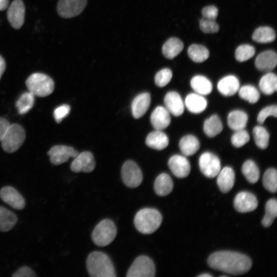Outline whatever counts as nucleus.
<instances>
[{
	"instance_id": "obj_1",
	"label": "nucleus",
	"mask_w": 277,
	"mask_h": 277,
	"mask_svg": "<svg viewBox=\"0 0 277 277\" xmlns=\"http://www.w3.org/2000/svg\"><path fill=\"white\" fill-rule=\"evenodd\" d=\"M210 267L233 275H241L251 268L252 263L247 255L236 252L220 251L211 254L208 259Z\"/></svg>"
},
{
	"instance_id": "obj_2",
	"label": "nucleus",
	"mask_w": 277,
	"mask_h": 277,
	"mask_svg": "<svg viewBox=\"0 0 277 277\" xmlns=\"http://www.w3.org/2000/svg\"><path fill=\"white\" fill-rule=\"evenodd\" d=\"M86 266L92 277H115L114 266L109 257L100 251L91 252L88 256Z\"/></svg>"
},
{
	"instance_id": "obj_3",
	"label": "nucleus",
	"mask_w": 277,
	"mask_h": 277,
	"mask_svg": "<svg viewBox=\"0 0 277 277\" xmlns=\"http://www.w3.org/2000/svg\"><path fill=\"white\" fill-rule=\"evenodd\" d=\"M162 221L161 213L154 208L140 210L135 214L134 223L136 229L143 234H151L160 226Z\"/></svg>"
},
{
	"instance_id": "obj_4",
	"label": "nucleus",
	"mask_w": 277,
	"mask_h": 277,
	"mask_svg": "<svg viewBox=\"0 0 277 277\" xmlns=\"http://www.w3.org/2000/svg\"><path fill=\"white\" fill-rule=\"evenodd\" d=\"M29 92L34 96L45 97L51 94L54 89L53 80L48 75L42 73H34L26 81Z\"/></svg>"
},
{
	"instance_id": "obj_5",
	"label": "nucleus",
	"mask_w": 277,
	"mask_h": 277,
	"mask_svg": "<svg viewBox=\"0 0 277 277\" xmlns=\"http://www.w3.org/2000/svg\"><path fill=\"white\" fill-rule=\"evenodd\" d=\"M25 137V131L22 126L10 124L1 141L2 147L8 153L14 152L23 145Z\"/></svg>"
},
{
	"instance_id": "obj_6",
	"label": "nucleus",
	"mask_w": 277,
	"mask_h": 277,
	"mask_svg": "<svg viewBox=\"0 0 277 277\" xmlns=\"http://www.w3.org/2000/svg\"><path fill=\"white\" fill-rule=\"evenodd\" d=\"M117 233L116 226L111 220L104 219L95 226L92 233V239L95 245L104 247L110 244Z\"/></svg>"
},
{
	"instance_id": "obj_7",
	"label": "nucleus",
	"mask_w": 277,
	"mask_h": 277,
	"mask_svg": "<svg viewBox=\"0 0 277 277\" xmlns=\"http://www.w3.org/2000/svg\"><path fill=\"white\" fill-rule=\"evenodd\" d=\"M155 265L152 260L145 255L138 256L129 268L127 277H153Z\"/></svg>"
},
{
	"instance_id": "obj_8",
	"label": "nucleus",
	"mask_w": 277,
	"mask_h": 277,
	"mask_svg": "<svg viewBox=\"0 0 277 277\" xmlns=\"http://www.w3.org/2000/svg\"><path fill=\"white\" fill-rule=\"evenodd\" d=\"M121 176L124 184L129 188H136L143 181L142 172L134 161L128 160L122 166Z\"/></svg>"
},
{
	"instance_id": "obj_9",
	"label": "nucleus",
	"mask_w": 277,
	"mask_h": 277,
	"mask_svg": "<svg viewBox=\"0 0 277 277\" xmlns=\"http://www.w3.org/2000/svg\"><path fill=\"white\" fill-rule=\"evenodd\" d=\"M199 164L201 172L209 178L215 177L221 170L219 158L210 152H205L201 155Z\"/></svg>"
},
{
	"instance_id": "obj_10",
	"label": "nucleus",
	"mask_w": 277,
	"mask_h": 277,
	"mask_svg": "<svg viewBox=\"0 0 277 277\" xmlns=\"http://www.w3.org/2000/svg\"><path fill=\"white\" fill-rule=\"evenodd\" d=\"M87 3V0H59L57 12L62 17H73L82 13Z\"/></svg>"
},
{
	"instance_id": "obj_11",
	"label": "nucleus",
	"mask_w": 277,
	"mask_h": 277,
	"mask_svg": "<svg viewBox=\"0 0 277 277\" xmlns=\"http://www.w3.org/2000/svg\"><path fill=\"white\" fill-rule=\"evenodd\" d=\"M50 162L58 165L66 162L70 157L74 158L78 152L73 148L65 145H55L47 152Z\"/></svg>"
},
{
	"instance_id": "obj_12",
	"label": "nucleus",
	"mask_w": 277,
	"mask_h": 277,
	"mask_svg": "<svg viewBox=\"0 0 277 277\" xmlns=\"http://www.w3.org/2000/svg\"><path fill=\"white\" fill-rule=\"evenodd\" d=\"M25 14V6L22 0H14L9 6L7 16L11 26L19 29L24 24Z\"/></svg>"
},
{
	"instance_id": "obj_13",
	"label": "nucleus",
	"mask_w": 277,
	"mask_h": 277,
	"mask_svg": "<svg viewBox=\"0 0 277 277\" xmlns=\"http://www.w3.org/2000/svg\"><path fill=\"white\" fill-rule=\"evenodd\" d=\"M95 167V162L92 153L84 151L78 153L71 164V170L74 172H92Z\"/></svg>"
},
{
	"instance_id": "obj_14",
	"label": "nucleus",
	"mask_w": 277,
	"mask_h": 277,
	"mask_svg": "<svg viewBox=\"0 0 277 277\" xmlns=\"http://www.w3.org/2000/svg\"><path fill=\"white\" fill-rule=\"evenodd\" d=\"M1 200L13 208L21 210L24 208L25 200L22 194L14 187L4 186L0 190Z\"/></svg>"
},
{
	"instance_id": "obj_15",
	"label": "nucleus",
	"mask_w": 277,
	"mask_h": 277,
	"mask_svg": "<svg viewBox=\"0 0 277 277\" xmlns=\"http://www.w3.org/2000/svg\"><path fill=\"white\" fill-rule=\"evenodd\" d=\"M234 207L239 212L246 213L254 210L258 207V200L254 194L242 191L238 193L234 199Z\"/></svg>"
},
{
	"instance_id": "obj_16",
	"label": "nucleus",
	"mask_w": 277,
	"mask_h": 277,
	"mask_svg": "<svg viewBox=\"0 0 277 277\" xmlns=\"http://www.w3.org/2000/svg\"><path fill=\"white\" fill-rule=\"evenodd\" d=\"M168 166L172 173L177 177H187L190 171V165L185 156L174 155L168 160Z\"/></svg>"
},
{
	"instance_id": "obj_17",
	"label": "nucleus",
	"mask_w": 277,
	"mask_h": 277,
	"mask_svg": "<svg viewBox=\"0 0 277 277\" xmlns=\"http://www.w3.org/2000/svg\"><path fill=\"white\" fill-rule=\"evenodd\" d=\"M150 122L155 130H162L170 124V113L165 107L157 106L151 113Z\"/></svg>"
},
{
	"instance_id": "obj_18",
	"label": "nucleus",
	"mask_w": 277,
	"mask_h": 277,
	"mask_svg": "<svg viewBox=\"0 0 277 277\" xmlns=\"http://www.w3.org/2000/svg\"><path fill=\"white\" fill-rule=\"evenodd\" d=\"M165 108L175 116L181 115L184 111V103L180 95L175 91H169L164 100Z\"/></svg>"
},
{
	"instance_id": "obj_19",
	"label": "nucleus",
	"mask_w": 277,
	"mask_h": 277,
	"mask_svg": "<svg viewBox=\"0 0 277 277\" xmlns=\"http://www.w3.org/2000/svg\"><path fill=\"white\" fill-rule=\"evenodd\" d=\"M151 103L150 94L144 92L137 95L131 104V111L135 118L142 117L148 110Z\"/></svg>"
},
{
	"instance_id": "obj_20",
	"label": "nucleus",
	"mask_w": 277,
	"mask_h": 277,
	"mask_svg": "<svg viewBox=\"0 0 277 277\" xmlns=\"http://www.w3.org/2000/svg\"><path fill=\"white\" fill-rule=\"evenodd\" d=\"M277 64V55L271 50L264 51L259 54L255 60L257 69L262 71H270L274 69Z\"/></svg>"
},
{
	"instance_id": "obj_21",
	"label": "nucleus",
	"mask_w": 277,
	"mask_h": 277,
	"mask_svg": "<svg viewBox=\"0 0 277 277\" xmlns=\"http://www.w3.org/2000/svg\"><path fill=\"white\" fill-rule=\"evenodd\" d=\"M217 88L218 91L222 95L226 96H232L239 91V81L234 75H227L219 81Z\"/></svg>"
},
{
	"instance_id": "obj_22",
	"label": "nucleus",
	"mask_w": 277,
	"mask_h": 277,
	"mask_svg": "<svg viewBox=\"0 0 277 277\" xmlns=\"http://www.w3.org/2000/svg\"><path fill=\"white\" fill-rule=\"evenodd\" d=\"M217 176L216 182L220 190L223 193L228 192L234 183L235 175L233 169L230 167H225L220 171Z\"/></svg>"
},
{
	"instance_id": "obj_23",
	"label": "nucleus",
	"mask_w": 277,
	"mask_h": 277,
	"mask_svg": "<svg viewBox=\"0 0 277 277\" xmlns=\"http://www.w3.org/2000/svg\"><path fill=\"white\" fill-rule=\"evenodd\" d=\"M184 105L190 112L200 113L206 109L207 102L203 95L196 93H192L186 96Z\"/></svg>"
},
{
	"instance_id": "obj_24",
	"label": "nucleus",
	"mask_w": 277,
	"mask_h": 277,
	"mask_svg": "<svg viewBox=\"0 0 277 277\" xmlns=\"http://www.w3.org/2000/svg\"><path fill=\"white\" fill-rule=\"evenodd\" d=\"M146 144L151 148L161 150L167 147L169 138L162 130H155L148 134L146 139Z\"/></svg>"
},
{
	"instance_id": "obj_25",
	"label": "nucleus",
	"mask_w": 277,
	"mask_h": 277,
	"mask_svg": "<svg viewBox=\"0 0 277 277\" xmlns=\"http://www.w3.org/2000/svg\"><path fill=\"white\" fill-rule=\"evenodd\" d=\"M173 182L170 176L162 173L157 176L154 183V189L159 196H166L172 190Z\"/></svg>"
},
{
	"instance_id": "obj_26",
	"label": "nucleus",
	"mask_w": 277,
	"mask_h": 277,
	"mask_svg": "<svg viewBox=\"0 0 277 277\" xmlns=\"http://www.w3.org/2000/svg\"><path fill=\"white\" fill-rule=\"evenodd\" d=\"M184 48L183 43L179 38L171 37L162 47V53L168 59H173L179 55Z\"/></svg>"
},
{
	"instance_id": "obj_27",
	"label": "nucleus",
	"mask_w": 277,
	"mask_h": 277,
	"mask_svg": "<svg viewBox=\"0 0 277 277\" xmlns=\"http://www.w3.org/2000/svg\"><path fill=\"white\" fill-rule=\"evenodd\" d=\"M248 121V115L243 111L235 110L231 111L227 117L229 127L233 130L244 129Z\"/></svg>"
},
{
	"instance_id": "obj_28",
	"label": "nucleus",
	"mask_w": 277,
	"mask_h": 277,
	"mask_svg": "<svg viewBox=\"0 0 277 277\" xmlns=\"http://www.w3.org/2000/svg\"><path fill=\"white\" fill-rule=\"evenodd\" d=\"M200 146L198 139L192 135H186L182 137L179 142V147L182 153L186 156L195 154Z\"/></svg>"
},
{
	"instance_id": "obj_29",
	"label": "nucleus",
	"mask_w": 277,
	"mask_h": 277,
	"mask_svg": "<svg viewBox=\"0 0 277 277\" xmlns=\"http://www.w3.org/2000/svg\"><path fill=\"white\" fill-rule=\"evenodd\" d=\"M190 85L193 90L202 95L209 94L212 90L211 82L203 75H196L192 78Z\"/></svg>"
},
{
	"instance_id": "obj_30",
	"label": "nucleus",
	"mask_w": 277,
	"mask_h": 277,
	"mask_svg": "<svg viewBox=\"0 0 277 277\" xmlns=\"http://www.w3.org/2000/svg\"><path fill=\"white\" fill-rule=\"evenodd\" d=\"M17 217L13 212L0 206V231L7 232L15 225Z\"/></svg>"
},
{
	"instance_id": "obj_31",
	"label": "nucleus",
	"mask_w": 277,
	"mask_h": 277,
	"mask_svg": "<svg viewBox=\"0 0 277 277\" xmlns=\"http://www.w3.org/2000/svg\"><path fill=\"white\" fill-rule=\"evenodd\" d=\"M223 128L222 123L216 114H213L206 119L203 126L204 132L210 137H214L221 133Z\"/></svg>"
},
{
	"instance_id": "obj_32",
	"label": "nucleus",
	"mask_w": 277,
	"mask_h": 277,
	"mask_svg": "<svg viewBox=\"0 0 277 277\" xmlns=\"http://www.w3.org/2000/svg\"><path fill=\"white\" fill-rule=\"evenodd\" d=\"M259 87L263 93L271 95L277 88L276 75L272 72H268L263 76L259 82Z\"/></svg>"
},
{
	"instance_id": "obj_33",
	"label": "nucleus",
	"mask_w": 277,
	"mask_h": 277,
	"mask_svg": "<svg viewBox=\"0 0 277 277\" xmlns=\"http://www.w3.org/2000/svg\"><path fill=\"white\" fill-rule=\"evenodd\" d=\"M252 38L254 41L260 43H271L275 38V33L270 27H260L255 30Z\"/></svg>"
},
{
	"instance_id": "obj_34",
	"label": "nucleus",
	"mask_w": 277,
	"mask_h": 277,
	"mask_svg": "<svg viewBox=\"0 0 277 277\" xmlns=\"http://www.w3.org/2000/svg\"><path fill=\"white\" fill-rule=\"evenodd\" d=\"M242 172L247 180L250 183L254 184L259 180V169L252 160H248L243 163Z\"/></svg>"
},
{
	"instance_id": "obj_35",
	"label": "nucleus",
	"mask_w": 277,
	"mask_h": 277,
	"mask_svg": "<svg viewBox=\"0 0 277 277\" xmlns=\"http://www.w3.org/2000/svg\"><path fill=\"white\" fill-rule=\"evenodd\" d=\"M189 57L195 63H202L206 61L209 56L208 50L204 46L192 44L188 49Z\"/></svg>"
},
{
	"instance_id": "obj_36",
	"label": "nucleus",
	"mask_w": 277,
	"mask_h": 277,
	"mask_svg": "<svg viewBox=\"0 0 277 277\" xmlns=\"http://www.w3.org/2000/svg\"><path fill=\"white\" fill-rule=\"evenodd\" d=\"M34 95L30 92L23 93L15 103V106L20 114L27 113L33 106Z\"/></svg>"
},
{
	"instance_id": "obj_37",
	"label": "nucleus",
	"mask_w": 277,
	"mask_h": 277,
	"mask_svg": "<svg viewBox=\"0 0 277 277\" xmlns=\"http://www.w3.org/2000/svg\"><path fill=\"white\" fill-rule=\"evenodd\" d=\"M277 215V202L275 199L268 200L265 205V214L262 220V225L269 227Z\"/></svg>"
},
{
	"instance_id": "obj_38",
	"label": "nucleus",
	"mask_w": 277,
	"mask_h": 277,
	"mask_svg": "<svg viewBox=\"0 0 277 277\" xmlns=\"http://www.w3.org/2000/svg\"><path fill=\"white\" fill-rule=\"evenodd\" d=\"M252 133L256 145L261 149H266L269 140V134L266 129L261 126H256L253 128Z\"/></svg>"
},
{
	"instance_id": "obj_39",
	"label": "nucleus",
	"mask_w": 277,
	"mask_h": 277,
	"mask_svg": "<svg viewBox=\"0 0 277 277\" xmlns=\"http://www.w3.org/2000/svg\"><path fill=\"white\" fill-rule=\"evenodd\" d=\"M238 91L240 97L251 104L256 103L260 97L258 90L250 85L242 86L239 88Z\"/></svg>"
},
{
	"instance_id": "obj_40",
	"label": "nucleus",
	"mask_w": 277,
	"mask_h": 277,
	"mask_svg": "<svg viewBox=\"0 0 277 277\" xmlns=\"http://www.w3.org/2000/svg\"><path fill=\"white\" fill-rule=\"evenodd\" d=\"M264 187L269 191L275 193L277 188V173L274 168L268 169L263 177Z\"/></svg>"
},
{
	"instance_id": "obj_41",
	"label": "nucleus",
	"mask_w": 277,
	"mask_h": 277,
	"mask_svg": "<svg viewBox=\"0 0 277 277\" xmlns=\"http://www.w3.org/2000/svg\"><path fill=\"white\" fill-rule=\"evenodd\" d=\"M255 54V49L251 45L244 44L239 46L235 51V57L240 62L251 58Z\"/></svg>"
},
{
	"instance_id": "obj_42",
	"label": "nucleus",
	"mask_w": 277,
	"mask_h": 277,
	"mask_svg": "<svg viewBox=\"0 0 277 277\" xmlns=\"http://www.w3.org/2000/svg\"><path fill=\"white\" fill-rule=\"evenodd\" d=\"M249 139V133L243 129L236 130L231 136V141L234 147L240 148L248 143Z\"/></svg>"
},
{
	"instance_id": "obj_43",
	"label": "nucleus",
	"mask_w": 277,
	"mask_h": 277,
	"mask_svg": "<svg viewBox=\"0 0 277 277\" xmlns=\"http://www.w3.org/2000/svg\"><path fill=\"white\" fill-rule=\"evenodd\" d=\"M172 76V73L170 69H163L158 71L155 75V84L160 87H163L170 82Z\"/></svg>"
},
{
	"instance_id": "obj_44",
	"label": "nucleus",
	"mask_w": 277,
	"mask_h": 277,
	"mask_svg": "<svg viewBox=\"0 0 277 277\" xmlns=\"http://www.w3.org/2000/svg\"><path fill=\"white\" fill-rule=\"evenodd\" d=\"M201 30L206 33H213L218 32L219 26L215 20L203 18L200 22Z\"/></svg>"
},
{
	"instance_id": "obj_45",
	"label": "nucleus",
	"mask_w": 277,
	"mask_h": 277,
	"mask_svg": "<svg viewBox=\"0 0 277 277\" xmlns=\"http://www.w3.org/2000/svg\"><path fill=\"white\" fill-rule=\"evenodd\" d=\"M269 116H273L276 117L277 106L271 105L266 107L260 111L257 117V121L259 124H263L266 118Z\"/></svg>"
},
{
	"instance_id": "obj_46",
	"label": "nucleus",
	"mask_w": 277,
	"mask_h": 277,
	"mask_svg": "<svg viewBox=\"0 0 277 277\" xmlns=\"http://www.w3.org/2000/svg\"><path fill=\"white\" fill-rule=\"evenodd\" d=\"M70 107L67 104L62 105L56 108L53 112V116L55 121L60 123L62 120L66 117L69 113Z\"/></svg>"
},
{
	"instance_id": "obj_47",
	"label": "nucleus",
	"mask_w": 277,
	"mask_h": 277,
	"mask_svg": "<svg viewBox=\"0 0 277 277\" xmlns=\"http://www.w3.org/2000/svg\"><path fill=\"white\" fill-rule=\"evenodd\" d=\"M204 18L215 20L218 15V9L214 6H209L204 7L202 10Z\"/></svg>"
},
{
	"instance_id": "obj_48",
	"label": "nucleus",
	"mask_w": 277,
	"mask_h": 277,
	"mask_svg": "<svg viewBox=\"0 0 277 277\" xmlns=\"http://www.w3.org/2000/svg\"><path fill=\"white\" fill-rule=\"evenodd\" d=\"M12 276L13 277H34L36 275L30 268L24 266L18 268Z\"/></svg>"
},
{
	"instance_id": "obj_49",
	"label": "nucleus",
	"mask_w": 277,
	"mask_h": 277,
	"mask_svg": "<svg viewBox=\"0 0 277 277\" xmlns=\"http://www.w3.org/2000/svg\"><path fill=\"white\" fill-rule=\"evenodd\" d=\"M10 125V124L7 119L0 117V142Z\"/></svg>"
},
{
	"instance_id": "obj_50",
	"label": "nucleus",
	"mask_w": 277,
	"mask_h": 277,
	"mask_svg": "<svg viewBox=\"0 0 277 277\" xmlns=\"http://www.w3.org/2000/svg\"><path fill=\"white\" fill-rule=\"evenodd\" d=\"M6 69V63L4 58L0 55V79Z\"/></svg>"
},
{
	"instance_id": "obj_51",
	"label": "nucleus",
	"mask_w": 277,
	"mask_h": 277,
	"mask_svg": "<svg viewBox=\"0 0 277 277\" xmlns=\"http://www.w3.org/2000/svg\"><path fill=\"white\" fill-rule=\"evenodd\" d=\"M9 0H0V11H4L7 8Z\"/></svg>"
},
{
	"instance_id": "obj_52",
	"label": "nucleus",
	"mask_w": 277,
	"mask_h": 277,
	"mask_svg": "<svg viewBox=\"0 0 277 277\" xmlns=\"http://www.w3.org/2000/svg\"><path fill=\"white\" fill-rule=\"evenodd\" d=\"M198 276H200V277H209V276H212L211 275L209 274H208V273H204V274H200L199 275H198Z\"/></svg>"
}]
</instances>
